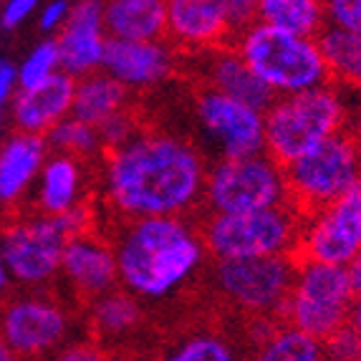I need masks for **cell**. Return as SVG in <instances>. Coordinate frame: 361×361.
I'll return each instance as SVG.
<instances>
[{
  "label": "cell",
  "mask_w": 361,
  "mask_h": 361,
  "mask_svg": "<svg viewBox=\"0 0 361 361\" xmlns=\"http://www.w3.org/2000/svg\"><path fill=\"white\" fill-rule=\"evenodd\" d=\"M283 177L290 207L311 223L361 182L359 147L354 137L336 132L316 149L283 167Z\"/></svg>",
  "instance_id": "4"
},
{
  "label": "cell",
  "mask_w": 361,
  "mask_h": 361,
  "mask_svg": "<svg viewBox=\"0 0 361 361\" xmlns=\"http://www.w3.org/2000/svg\"><path fill=\"white\" fill-rule=\"evenodd\" d=\"M306 228L290 205L250 215H210L200 228V240L212 260H243L290 255Z\"/></svg>",
  "instance_id": "5"
},
{
  "label": "cell",
  "mask_w": 361,
  "mask_h": 361,
  "mask_svg": "<svg viewBox=\"0 0 361 361\" xmlns=\"http://www.w3.org/2000/svg\"><path fill=\"white\" fill-rule=\"evenodd\" d=\"M104 30L111 41L157 43V38L167 30V3L111 0L104 6Z\"/></svg>",
  "instance_id": "22"
},
{
  "label": "cell",
  "mask_w": 361,
  "mask_h": 361,
  "mask_svg": "<svg viewBox=\"0 0 361 361\" xmlns=\"http://www.w3.org/2000/svg\"><path fill=\"white\" fill-rule=\"evenodd\" d=\"M341 124L343 109L326 86L281 99L263 114L265 154L283 169L341 132Z\"/></svg>",
  "instance_id": "6"
},
{
  "label": "cell",
  "mask_w": 361,
  "mask_h": 361,
  "mask_svg": "<svg viewBox=\"0 0 361 361\" xmlns=\"http://www.w3.org/2000/svg\"><path fill=\"white\" fill-rule=\"evenodd\" d=\"M205 197L212 215H250L290 205L283 169L268 154L217 162L207 172Z\"/></svg>",
  "instance_id": "9"
},
{
  "label": "cell",
  "mask_w": 361,
  "mask_h": 361,
  "mask_svg": "<svg viewBox=\"0 0 361 361\" xmlns=\"http://www.w3.org/2000/svg\"><path fill=\"white\" fill-rule=\"evenodd\" d=\"M89 324L99 341L127 336L142 324V306H139L132 293L114 288L104 293L102 298H97V301H91Z\"/></svg>",
  "instance_id": "27"
},
{
  "label": "cell",
  "mask_w": 361,
  "mask_h": 361,
  "mask_svg": "<svg viewBox=\"0 0 361 361\" xmlns=\"http://www.w3.org/2000/svg\"><path fill=\"white\" fill-rule=\"evenodd\" d=\"M0 361H18L11 351V346L6 343V338H3V334H0Z\"/></svg>",
  "instance_id": "39"
},
{
  "label": "cell",
  "mask_w": 361,
  "mask_h": 361,
  "mask_svg": "<svg viewBox=\"0 0 361 361\" xmlns=\"http://www.w3.org/2000/svg\"><path fill=\"white\" fill-rule=\"evenodd\" d=\"M349 326L354 329V331H359V334H361V295H359V298H354V303H351Z\"/></svg>",
  "instance_id": "38"
},
{
  "label": "cell",
  "mask_w": 361,
  "mask_h": 361,
  "mask_svg": "<svg viewBox=\"0 0 361 361\" xmlns=\"http://www.w3.org/2000/svg\"><path fill=\"white\" fill-rule=\"evenodd\" d=\"M354 303L346 268L324 263L298 265V281L283 308L286 326L324 343L349 324Z\"/></svg>",
  "instance_id": "8"
},
{
  "label": "cell",
  "mask_w": 361,
  "mask_h": 361,
  "mask_svg": "<svg viewBox=\"0 0 361 361\" xmlns=\"http://www.w3.org/2000/svg\"><path fill=\"white\" fill-rule=\"evenodd\" d=\"M54 361H106V356L97 343H71L61 349Z\"/></svg>",
  "instance_id": "36"
},
{
  "label": "cell",
  "mask_w": 361,
  "mask_h": 361,
  "mask_svg": "<svg viewBox=\"0 0 361 361\" xmlns=\"http://www.w3.org/2000/svg\"><path fill=\"white\" fill-rule=\"evenodd\" d=\"M36 0H8L6 6L0 8V28L16 30L36 13Z\"/></svg>",
  "instance_id": "33"
},
{
  "label": "cell",
  "mask_w": 361,
  "mask_h": 361,
  "mask_svg": "<svg viewBox=\"0 0 361 361\" xmlns=\"http://www.w3.org/2000/svg\"><path fill=\"white\" fill-rule=\"evenodd\" d=\"M250 361H326V356L324 343L283 324L255 346Z\"/></svg>",
  "instance_id": "28"
},
{
  "label": "cell",
  "mask_w": 361,
  "mask_h": 361,
  "mask_svg": "<svg viewBox=\"0 0 361 361\" xmlns=\"http://www.w3.org/2000/svg\"><path fill=\"white\" fill-rule=\"evenodd\" d=\"M210 281L217 295L247 319H283L298 281V263L290 255L215 260Z\"/></svg>",
  "instance_id": "7"
},
{
  "label": "cell",
  "mask_w": 361,
  "mask_h": 361,
  "mask_svg": "<svg viewBox=\"0 0 361 361\" xmlns=\"http://www.w3.org/2000/svg\"><path fill=\"white\" fill-rule=\"evenodd\" d=\"M127 99H129L127 86H121L109 73L97 71L76 81L71 116L76 121H84L89 127L99 129L104 121H109L111 116L124 111Z\"/></svg>",
  "instance_id": "24"
},
{
  "label": "cell",
  "mask_w": 361,
  "mask_h": 361,
  "mask_svg": "<svg viewBox=\"0 0 361 361\" xmlns=\"http://www.w3.org/2000/svg\"><path fill=\"white\" fill-rule=\"evenodd\" d=\"M16 94H18V71L11 61H0V111L11 106Z\"/></svg>",
  "instance_id": "35"
},
{
  "label": "cell",
  "mask_w": 361,
  "mask_h": 361,
  "mask_svg": "<svg viewBox=\"0 0 361 361\" xmlns=\"http://www.w3.org/2000/svg\"><path fill=\"white\" fill-rule=\"evenodd\" d=\"M258 23L313 41V36L326 23L324 3H316V0H260Z\"/></svg>",
  "instance_id": "26"
},
{
  "label": "cell",
  "mask_w": 361,
  "mask_h": 361,
  "mask_svg": "<svg viewBox=\"0 0 361 361\" xmlns=\"http://www.w3.org/2000/svg\"><path fill=\"white\" fill-rule=\"evenodd\" d=\"M326 361H361V334L349 324L324 341Z\"/></svg>",
  "instance_id": "31"
},
{
  "label": "cell",
  "mask_w": 361,
  "mask_h": 361,
  "mask_svg": "<svg viewBox=\"0 0 361 361\" xmlns=\"http://www.w3.org/2000/svg\"><path fill=\"white\" fill-rule=\"evenodd\" d=\"M104 195L116 215L129 220L180 217L205 192V164L190 142L169 134L137 132L124 145L104 149Z\"/></svg>",
  "instance_id": "1"
},
{
  "label": "cell",
  "mask_w": 361,
  "mask_h": 361,
  "mask_svg": "<svg viewBox=\"0 0 361 361\" xmlns=\"http://www.w3.org/2000/svg\"><path fill=\"white\" fill-rule=\"evenodd\" d=\"M361 253V182L306 223L290 258L298 265H346Z\"/></svg>",
  "instance_id": "12"
},
{
  "label": "cell",
  "mask_w": 361,
  "mask_h": 361,
  "mask_svg": "<svg viewBox=\"0 0 361 361\" xmlns=\"http://www.w3.org/2000/svg\"><path fill=\"white\" fill-rule=\"evenodd\" d=\"M0 334L16 359L38 361L63 346L71 334V313L54 295H13L0 308Z\"/></svg>",
  "instance_id": "11"
},
{
  "label": "cell",
  "mask_w": 361,
  "mask_h": 361,
  "mask_svg": "<svg viewBox=\"0 0 361 361\" xmlns=\"http://www.w3.org/2000/svg\"><path fill=\"white\" fill-rule=\"evenodd\" d=\"M43 139H46L49 149H56V154H66L73 157V159H84V157L104 152L99 129L89 127L84 121H76L73 116L56 124Z\"/></svg>",
  "instance_id": "29"
},
{
  "label": "cell",
  "mask_w": 361,
  "mask_h": 361,
  "mask_svg": "<svg viewBox=\"0 0 361 361\" xmlns=\"http://www.w3.org/2000/svg\"><path fill=\"white\" fill-rule=\"evenodd\" d=\"M71 240L61 217H13L0 233V255L8 278L25 288H41L61 273V258Z\"/></svg>",
  "instance_id": "10"
},
{
  "label": "cell",
  "mask_w": 361,
  "mask_h": 361,
  "mask_svg": "<svg viewBox=\"0 0 361 361\" xmlns=\"http://www.w3.org/2000/svg\"><path fill=\"white\" fill-rule=\"evenodd\" d=\"M175 56L162 43H127L106 38L104 63L106 73L121 86H152L169 76Z\"/></svg>",
  "instance_id": "20"
},
{
  "label": "cell",
  "mask_w": 361,
  "mask_h": 361,
  "mask_svg": "<svg viewBox=\"0 0 361 361\" xmlns=\"http://www.w3.org/2000/svg\"><path fill=\"white\" fill-rule=\"evenodd\" d=\"M324 18L329 25L349 33H361V0H331L324 3Z\"/></svg>",
  "instance_id": "32"
},
{
  "label": "cell",
  "mask_w": 361,
  "mask_h": 361,
  "mask_svg": "<svg viewBox=\"0 0 361 361\" xmlns=\"http://www.w3.org/2000/svg\"><path fill=\"white\" fill-rule=\"evenodd\" d=\"M253 351L255 341L250 329L230 331L225 321L205 319L167 338L159 361H250Z\"/></svg>",
  "instance_id": "16"
},
{
  "label": "cell",
  "mask_w": 361,
  "mask_h": 361,
  "mask_svg": "<svg viewBox=\"0 0 361 361\" xmlns=\"http://www.w3.org/2000/svg\"><path fill=\"white\" fill-rule=\"evenodd\" d=\"M73 91L76 78L63 71L33 89H18L11 102V121L16 132L46 137L56 124L71 116Z\"/></svg>",
  "instance_id": "17"
},
{
  "label": "cell",
  "mask_w": 361,
  "mask_h": 361,
  "mask_svg": "<svg viewBox=\"0 0 361 361\" xmlns=\"http://www.w3.org/2000/svg\"><path fill=\"white\" fill-rule=\"evenodd\" d=\"M61 276L81 301H97L119 283L111 243L94 233L76 235L66 243L61 258Z\"/></svg>",
  "instance_id": "15"
},
{
  "label": "cell",
  "mask_w": 361,
  "mask_h": 361,
  "mask_svg": "<svg viewBox=\"0 0 361 361\" xmlns=\"http://www.w3.org/2000/svg\"><path fill=\"white\" fill-rule=\"evenodd\" d=\"M76 205H81V162L66 154L49 157L36 180L38 215L59 217Z\"/></svg>",
  "instance_id": "23"
},
{
  "label": "cell",
  "mask_w": 361,
  "mask_h": 361,
  "mask_svg": "<svg viewBox=\"0 0 361 361\" xmlns=\"http://www.w3.org/2000/svg\"><path fill=\"white\" fill-rule=\"evenodd\" d=\"M167 30L190 49H225L233 38L225 0H172L167 3Z\"/></svg>",
  "instance_id": "18"
},
{
  "label": "cell",
  "mask_w": 361,
  "mask_h": 361,
  "mask_svg": "<svg viewBox=\"0 0 361 361\" xmlns=\"http://www.w3.org/2000/svg\"><path fill=\"white\" fill-rule=\"evenodd\" d=\"M16 71H18V89H33V86L56 76L61 71V61L59 46H56L54 38L38 43L36 49L23 59V63L16 66Z\"/></svg>",
  "instance_id": "30"
},
{
  "label": "cell",
  "mask_w": 361,
  "mask_h": 361,
  "mask_svg": "<svg viewBox=\"0 0 361 361\" xmlns=\"http://www.w3.org/2000/svg\"><path fill=\"white\" fill-rule=\"evenodd\" d=\"M49 159L46 139L36 134L13 132L0 145V202L18 205L36 185L43 164Z\"/></svg>",
  "instance_id": "19"
},
{
  "label": "cell",
  "mask_w": 361,
  "mask_h": 361,
  "mask_svg": "<svg viewBox=\"0 0 361 361\" xmlns=\"http://www.w3.org/2000/svg\"><path fill=\"white\" fill-rule=\"evenodd\" d=\"M346 276H349V283H351V290H354V298L361 295V253L346 265Z\"/></svg>",
  "instance_id": "37"
},
{
  "label": "cell",
  "mask_w": 361,
  "mask_h": 361,
  "mask_svg": "<svg viewBox=\"0 0 361 361\" xmlns=\"http://www.w3.org/2000/svg\"><path fill=\"white\" fill-rule=\"evenodd\" d=\"M202 78L205 86L245 104L258 114H265L276 104V91L268 89L233 49H215V54L207 59V71Z\"/></svg>",
  "instance_id": "21"
},
{
  "label": "cell",
  "mask_w": 361,
  "mask_h": 361,
  "mask_svg": "<svg viewBox=\"0 0 361 361\" xmlns=\"http://www.w3.org/2000/svg\"><path fill=\"white\" fill-rule=\"evenodd\" d=\"M119 283L139 298H164L197 273L205 245L180 217L129 220L111 243Z\"/></svg>",
  "instance_id": "2"
},
{
  "label": "cell",
  "mask_w": 361,
  "mask_h": 361,
  "mask_svg": "<svg viewBox=\"0 0 361 361\" xmlns=\"http://www.w3.org/2000/svg\"><path fill=\"white\" fill-rule=\"evenodd\" d=\"M235 54L268 89L288 91L290 97L324 89L331 78L311 38L290 36L263 23H255L238 38Z\"/></svg>",
  "instance_id": "3"
},
{
  "label": "cell",
  "mask_w": 361,
  "mask_h": 361,
  "mask_svg": "<svg viewBox=\"0 0 361 361\" xmlns=\"http://www.w3.org/2000/svg\"><path fill=\"white\" fill-rule=\"evenodd\" d=\"M3 129H6V114L0 111V145H3Z\"/></svg>",
  "instance_id": "41"
},
{
  "label": "cell",
  "mask_w": 361,
  "mask_h": 361,
  "mask_svg": "<svg viewBox=\"0 0 361 361\" xmlns=\"http://www.w3.org/2000/svg\"><path fill=\"white\" fill-rule=\"evenodd\" d=\"M54 41L59 46L61 71L76 81L97 73V68L104 63V49H106L104 3L99 0L73 3L66 23Z\"/></svg>",
  "instance_id": "14"
},
{
  "label": "cell",
  "mask_w": 361,
  "mask_h": 361,
  "mask_svg": "<svg viewBox=\"0 0 361 361\" xmlns=\"http://www.w3.org/2000/svg\"><path fill=\"white\" fill-rule=\"evenodd\" d=\"M3 303H6V301H3V295H0V308H3Z\"/></svg>",
  "instance_id": "42"
},
{
  "label": "cell",
  "mask_w": 361,
  "mask_h": 361,
  "mask_svg": "<svg viewBox=\"0 0 361 361\" xmlns=\"http://www.w3.org/2000/svg\"><path fill=\"white\" fill-rule=\"evenodd\" d=\"M313 43L329 68V76L361 89V33H349L324 23L313 36Z\"/></svg>",
  "instance_id": "25"
},
{
  "label": "cell",
  "mask_w": 361,
  "mask_h": 361,
  "mask_svg": "<svg viewBox=\"0 0 361 361\" xmlns=\"http://www.w3.org/2000/svg\"><path fill=\"white\" fill-rule=\"evenodd\" d=\"M8 286H11V278H8V271H6V263H3V255H0V295L6 293Z\"/></svg>",
  "instance_id": "40"
},
{
  "label": "cell",
  "mask_w": 361,
  "mask_h": 361,
  "mask_svg": "<svg viewBox=\"0 0 361 361\" xmlns=\"http://www.w3.org/2000/svg\"><path fill=\"white\" fill-rule=\"evenodd\" d=\"M68 13H71V3H63V0H54L49 6H43L41 16H38V25H41L43 33H59L66 23Z\"/></svg>",
  "instance_id": "34"
},
{
  "label": "cell",
  "mask_w": 361,
  "mask_h": 361,
  "mask_svg": "<svg viewBox=\"0 0 361 361\" xmlns=\"http://www.w3.org/2000/svg\"><path fill=\"white\" fill-rule=\"evenodd\" d=\"M195 114L202 129L220 145L225 159H247L265 149L263 114L212 86L195 91Z\"/></svg>",
  "instance_id": "13"
}]
</instances>
